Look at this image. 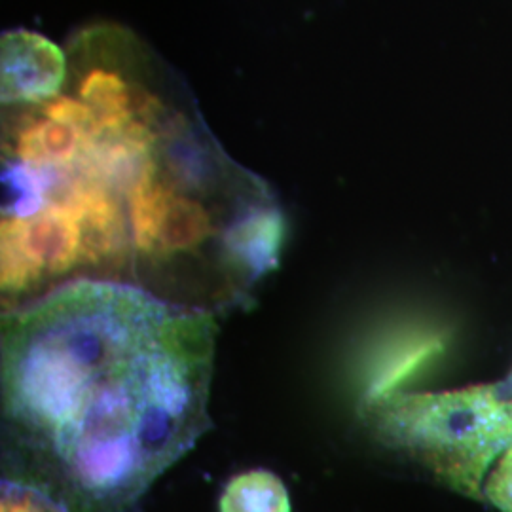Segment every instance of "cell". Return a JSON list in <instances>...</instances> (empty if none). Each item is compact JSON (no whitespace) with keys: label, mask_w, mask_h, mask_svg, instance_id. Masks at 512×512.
I'll use <instances>...</instances> for the list:
<instances>
[{"label":"cell","mask_w":512,"mask_h":512,"mask_svg":"<svg viewBox=\"0 0 512 512\" xmlns=\"http://www.w3.org/2000/svg\"><path fill=\"white\" fill-rule=\"evenodd\" d=\"M509 382H511V384H509V385H511V389H509V391H511V395H512V374H511V380H509Z\"/></svg>","instance_id":"cell-8"},{"label":"cell","mask_w":512,"mask_h":512,"mask_svg":"<svg viewBox=\"0 0 512 512\" xmlns=\"http://www.w3.org/2000/svg\"><path fill=\"white\" fill-rule=\"evenodd\" d=\"M67 57L35 31H6L0 40V99L4 105H44L59 95Z\"/></svg>","instance_id":"cell-3"},{"label":"cell","mask_w":512,"mask_h":512,"mask_svg":"<svg viewBox=\"0 0 512 512\" xmlns=\"http://www.w3.org/2000/svg\"><path fill=\"white\" fill-rule=\"evenodd\" d=\"M219 512H291V497L275 473L251 469L226 482L220 494Z\"/></svg>","instance_id":"cell-5"},{"label":"cell","mask_w":512,"mask_h":512,"mask_svg":"<svg viewBox=\"0 0 512 512\" xmlns=\"http://www.w3.org/2000/svg\"><path fill=\"white\" fill-rule=\"evenodd\" d=\"M0 512H69L50 495L42 494L31 486L2 480Z\"/></svg>","instance_id":"cell-6"},{"label":"cell","mask_w":512,"mask_h":512,"mask_svg":"<svg viewBox=\"0 0 512 512\" xmlns=\"http://www.w3.org/2000/svg\"><path fill=\"white\" fill-rule=\"evenodd\" d=\"M385 446L420 463L442 484L482 499V480L512 444L507 385H473L442 393H391L361 406Z\"/></svg>","instance_id":"cell-2"},{"label":"cell","mask_w":512,"mask_h":512,"mask_svg":"<svg viewBox=\"0 0 512 512\" xmlns=\"http://www.w3.org/2000/svg\"><path fill=\"white\" fill-rule=\"evenodd\" d=\"M484 495L501 512H512V444L501 454L494 471L488 476Z\"/></svg>","instance_id":"cell-7"},{"label":"cell","mask_w":512,"mask_h":512,"mask_svg":"<svg viewBox=\"0 0 512 512\" xmlns=\"http://www.w3.org/2000/svg\"><path fill=\"white\" fill-rule=\"evenodd\" d=\"M217 315L74 281L2 313V480L128 512L211 427Z\"/></svg>","instance_id":"cell-1"},{"label":"cell","mask_w":512,"mask_h":512,"mask_svg":"<svg viewBox=\"0 0 512 512\" xmlns=\"http://www.w3.org/2000/svg\"><path fill=\"white\" fill-rule=\"evenodd\" d=\"M442 349V334L431 329L410 330L389 342L366 372L361 406H368L391 393H397L412 374L427 365Z\"/></svg>","instance_id":"cell-4"}]
</instances>
